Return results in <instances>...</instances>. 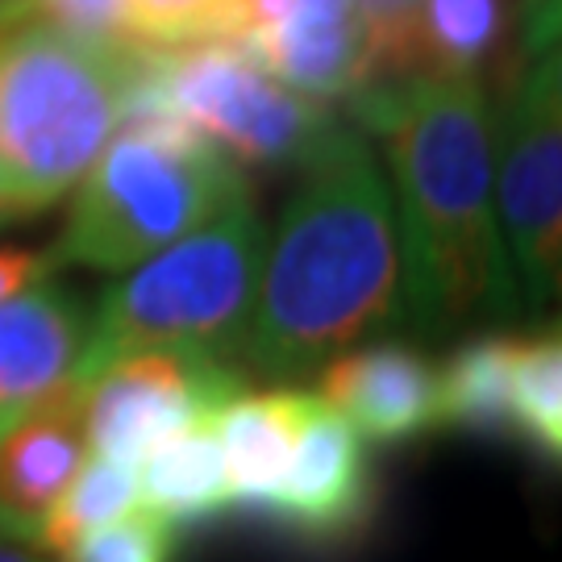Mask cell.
Returning a JSON list of instances; mask_svg holds the SVG:
<instances>
[{"mask_svg": "<svg viewBox=\"0 0 562 562\" xmlns=\"http://www.w3.org/2000/svg\"><path fill=\"white\" fill-rule=\"evenodd\" d=\"M350 113L387 155L404 246V322L425 338L508 322L521 292L492 183V97L480 76H383Z\"/></svg>", "mask_w": 562, "mask_h": 562, "instance_id": "cell-1", "label": "cell"}, {"mask_svg": "<svg viewBox=\"0 0 562 562\" xmlns=\"http://www.w3.org/2000/svg\"><path fill=\"white\" fill-rule=\"evenodd\" d=\"M404 322V246L392 183L355 125L301 167L267 238L241 371L301 380Z\"/></svg>", "mask_w": 562, "mask_h": 562, "instance_id": "cell-2", "label": "cell"}, {"mask_svg": "<svg viewBox=\"0 0 562 562\" xmlns=\"http://www.w3.org/2000/svg\"><path fill=\"white\" fill-rule=\"evenodd\" d=\"M146 50L42 18L0 30V225L55 209L83 180L130 113Z\"/></svg>", "mask_w": 562, "mask_h": 562, "instance_id": "cell-3", "label": "cell"}, {"mask_svg": "<svg viewBox=\"0 0 562 562\" xmlns=\"http://www.w3.org/2000/svg\"><path fill=\"white\" fill-rule=\"evenodd\" d=\"M76 188L71 217L50 255L59 267L109 276L138 267L229 204L255 196L241 162L162 113H125Z\"/></svg>", "mask_w": 562, "mask_h": 562, "instance_id": "cell-4", "label": "cell"}, {"mask_svg": "<svg viewBox=\"0 0 562 562\" xmlns=\"http://www.w3.org/2000/svg\"><path fill=\"white\" fill-rule=\"evenodd\" d=\"M262 255L267 225L255 196H246L159 255L121 271V280L101 292L97 313H88L80 383L117 355L146 346H188L238 362Z\"/></svg>", "mask_w": 562, "mask_h": 562, "instance_id": "cell-5", "label": "cell"}, {"mask_svg": "<svg viewBox=\"0 0 562 562\" xmlns=\"http://www.w3.org/2000/svg\"><path fill=\"white\" fill-rule=\"evenodd\" d=\"M130 113L183 121L259 171H301L341 134L329 101L276 80L241 42L150 46L134 76Z\"/></svg>", "mask_w": 562, "mask_h": 562, "instance_id": "cell-6", "label": "cell"}, {"mask_svg": "<svg viewBox=\"0 0 562 562\" xmlns=\"http://www.w3.org/2000/svg\"><path fill=\"white\" fill-rule=\"evenodd\" d=\"M492 183L521 313H546L562 283V67L525 55L492 109Z\"/></svg>", "mask_w": 562, "mask_h": 562, "instance_id": "cell-7", "label": "cell"}, {"mask_svg": "<svg viewBox=\"0 0 562 562\" xmlns=\"http://www.w3.org/2000/svg\"><path fill=\"white\" fill-rule=\"evenodd\" d=\"M246 387L238 362L188 346H146L104 362L83 383V438L92 454L138 467L150 446L183 425L217 417Z\"/></svg>", "mask_w": 562, "mask_h": 562, "instance_id": "cell-8", "label": "cell"}, {"mask_svg": "<svg viewBox=\"0 0 562 562\" xmlns=\"http://www.w3.org/2000/svg\"><path fill=\"white\" fill-rule=\"evenodd\" d=\"M375 508V480L359 429L313 396L296 434V450L271 504V521L308 542L355 538Z\"/></svg>", "mask_w": 562, "mask_h": 562, "instance_id": "cell-9", "label": "cell"}, {"mask_svg": "<svg viewBox=\"0 0 562 562\" xmlns=\"http://www.w3.org/2000/svg\"><path fill=\"white\" fill-rule=\"evenodd\" d=\"M88 308L59 280H38L0 301V434L55 396L83 387Z\"/></svg>", "mask_w": 562, "mask_h": 562, "instance_id": "cell-10", "label": "cell"}, {"mask_svg": "<svg viewBox=\"0 0 562 562\" xmlns=\"http://www.w3.org/2000/svg\"><path fill=\"white\" fill-rule=\"evenodd\" d=\"M362 442L401 446L425 438L438 422V367L408 341L350 346L322 367V392Z\"/></svg>", "mask_w": 562, "mask_h": 562, "instance_id": "cell-11", "label": "cell"}, {"mask_svg": "<svg viewBox=\"0 0 562 562\" xmlns=\"http://www.w3.org/2000/svg\"><path fill=\"white\" fill-rule=\"evenodd\" d=\"M241 46L276 80L317 101H350L359 88L380 80L371 34L355 0H292L280 25Z\"/></svg>", "mask_w": 562, "mask_h": 562, "instance_id": "cell-12", "label": "cell"}, {"mask_svg": "<svg viewBox=\"0 0 562 562\" xmlns=\"http://www.w3.org/2000/svg\"><path fill=\"white\" fill-rule=\"evenodd\" d=\"M83 459V387L9 425L0 434V533L34 542Z\"/></svg>", "mask_w": 562, "mask_h": 562, "instance_id": "cell-13", "label": "cell"}, {"mask_svg": "<svg viewBox=\"0 0 562 562\" xmlns=\"http://www.w3.org/2000/svg\"><path fill=\"white\" fill-rule=\"evenodd\" d=\"M313 404V392L276 387V392H238L213 417V429L222 438L234 508L241 513H271L288 475V462L296 450V434Z\"/></svg>", "mask_w": 562, "mask_h": 562, "instance_id": "cell-14", "label": "cell"}, {"mask_svg": "<svg viewBox=\"0 0 562 562\" xmlns=\"http://www.w3.org/2000/svg\"><path fill=\"white\" fill-rule=\"evenodd\" d=\"M138 504L171 525H196L234 508L229 467L213 417L167 434L138 459Z\"/></svg>", "mask_w": 562, "mask_h": 562, "instance_id": "cell-15", "label": "cell"}, {"mask_svg": "<svg viewBox=\"0 0 562 562\" xmlns=\"http://www.w3.org/2000/svg\"><path fill=\"white\" fill-rule=\"evenodd\" d=\"M517 25L508 0H417L413 4V71L475 76L496 59Z\"/></svg>", "mask_w": 562, "mask_h": 562, "instance_id": "cell-16", "label": "cell"}, {"mask_svg": "<svg viewBox=\"0 0 562 562\" xmlns=\"http://www.w3.org/2000/svg\"><path fill=\"white\" fill-rule=\"evenodd\" d=\"M508 350V334H480L462 341L438 371V422L480 434H513Z\"/></svg>", "mask_w": 562, "mask_h": 562, "instance_id": "cell-17", "label": "cell"}, {"mask_svg": "<svg viewBox=\"0 0 562 562\" xmlns=\"http://www.w3.org/2000/svg\"><path fill=\"white\" fill-rule=\"evenodd\" d=\"M508 408L513 434L542 459L562 454V338L550 325L542 334L513 338L508 350Z\"/></svg>", "mask_w": 562, "mask_h": 562, "instance_id": "cell-18", "label": "cell"}, {"mask_svg": "<svg viewBox=\"0 0 562 562\" xmlns=\"http://www.w3.org/2000/svg\"><path fill=\"white\" fill-rule=\"evenodd\" d=\"M134 508H138V467L88 450L83 467L76 471V480L67 483L59 504L50 508V517L42 521L34 542L46 554L67 559L92 529L117 521V517L134 513Z\"/></svg>", "mask_w": 562, "mask_h": 562, "instance_id": "cell-19", "label": "cell"}, {"mask_svg": "<svg viewBox=\"0 0 562 562\" xmlns=\"http://www.w3.org/2000/svg\"><path fill=\"white\" fill-rule=\"evenodd\" d=\"M176 529L180 525H171L159 513L134 508L117 521L92 529L63 562H176Z\"/></svg>", "mask_w": 562, "mask_h": 562, "instance_id": "cell-20", "label": "cell"}, {"mask_svg": "<svg viewBox=\"0 0 562 562\" xmlns=\"http://www.w3.org/2000/svg\"><path fill=\"white\" fill-rule=\"evenodd\" d=\"M222 0H125V38L138 46L217 42Z\"/></svg>", "mask_w": 562, "mask_h": 562, "instance_id": "cell-21", "label": "cell"}, {"mask_svg": "<svg viewBox=\"0 0 562 562\" xmlns=\"http://www.w3.org/2000/svg\"><path fill=\"white\" fill-rule=\"evenodd\" d=\"M371 50H375V71L383 76H408L413 71V4L417 0H355Z\"/></svg>", "mask_w": 562, "mask_h": 562, "instance_id": "cell-22", "label": "cell"}, {"mask_svg": "<svg viewBox=\"0 0 562 562\" xmlns=\"http://www.w3.org/2000/svg\"><path fill=\"white\" fill-rule=\"evenodd\" d=\"M34 13L67 34L92 42H130L125 38V0H30Z\"/></svg>", "mask_w": 562, "mask_h": 562, "instance_id": "cell-23", "label": "cell"}, {"mask_svg": "<svg viewBox=\"0 0 562 562\" xmlns=\"http://www.w3.org/2000/svg\"><path fill=\"white\" fill-rule=\"evenodd\" d=\"M292 9V0H222L217 18V42H246L280 25Z\"/></svg>", "mask_w": 562, "mask_h": 562, "instance_id": "cell-24", "label": "cell"}, {"mask_svg": "<svg viewBox=\"0 0 562 562\" xmlns=\"http://www.w3.org/2000/svg\"><path fill=\"white\" fill-rule=\"evenodd\" d=\"M59 262L50 250H30V246H0V301L18 296L21 288L55 276Z\"/></svg>", "mask_w": 562, "mask_h": 562, "instance_id": "cell-25", "label": "cell"}, {"mask_svg": "<svg viewBox=\"0 0 562 562\" xmlns=\"http://www.w3.org/2000/svg\"><path fill=\"white\" fill-rule=\"evenodd\" d=\"M0 562H63V559L46 554L38 542H21V538H4L0 533Z\"/></svg>", "mask_w": 562, "mask_h": 562, "instance_id": "cell-26", "label": "cell"}, {"mask_svg": "<svg viewBox=\"0 0 562 562\" xmlns=\"http://www.w3.org/2000/svg\"><path fill=\"white\" fill-rule=\"evenodd\" d=\"M21 18H34V4L30 0H0V30Z\"/></svg>", "mask_w": 562, "mask_h": 562, "instance_id": "cell-27", "label": "cell"}]
</instances>
